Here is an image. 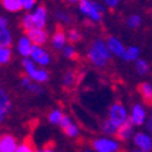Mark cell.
<instances>
[{
    "label": "cell",
    "instance_id": "6da1fadb",
    "mask_svg": "<svg viewBox=\"0 0 152 152\" xmlns=\"http://www.w3.org/2000/svg\"><path fill=\"white\" fill-rule=\"evenodd\" d=\"M88 58L95 66L103 67V66L111 59V51H110V48H108V45H107L103 40H100V39L95 40V41L92 42L91 48H89Z\"/></svg>",
    "mask_w": 152,
    "mask_h": 152
},
{
    "label": "cell",
    "instance_id": "7a4b0ae2",
    "mask_svg": "<svg viewBox=\"0 0 152 152\" xmlns=\"http://www.w3.org/2000/svg\"><path fill=\"white\" fill-rule=\"evenodd\" d=\"M80 10L95 22H100L102 12H104V8L99 3L91 1V0H80Z\"/></svg>",
    "mask_w": 152,
    "mask_h": 152
},
{
    "label": "cell",
    "instance_id": "3957f363",
    "mask_svg": "<svg viewBox=\"0 0 152 152\" xmlns=\"http://www.w3.org/2000/svg\"><path fill=\"white\" fill-rule=\"evenodd\" d=\"M92 147L96 152H118L119 145L111 138H96L92 141Z\"/></svg>",
    "mask_w": 152,
    "mask_h": 152
},
{
    "label": "cell",
    "instance_id": "277c9868",
    "mask_svg": "<svg viewBox=\"0 0 152 152\" xmlns=\"http://www.w3.org/2000/svg\"><path fill=\"white\" fill-rule=\"evenodd\" d=\"M22 63H23V67H25L28 75L30 78H33L34 81H37V82H45L47 80H48V73H47L45 70H37L30 59L25 58Z\"/></svg>",
    "mask_w": 152,
    "mask_h": 152
},
{
    "label": "cell",
    "instance_id": "5b68a950",
    "mask_svg": "<svg viewBox=\"0 0 152 152\" xmlns=\"http://www.w3.org/2000/svg\"><path fill=\"white\" fill-rule=\"evenodd\" d=\"M110 119L114 121L118 126L127 121V114L122 103H114L110 108Z\"/></svg>",
    "mask_w": 152,
    "mask_h": 152
},
{
    "label": "cell",
    "instance_id": "8992f818",
    "mask_svg": "<svg viewBox=\"0 0 152 152\" xmlns=\"http://www.w3.org/2000/svg\"><path fill=\"white\" fill-rule=\"evenodd\" d=\"M26 36H28V39L30 41L34 42L36 45H39V47L42 45V44H45L47 40H48V34L42 29H32V30L26 32Z\"/></svg>",
    "mask_w": 152,
    "mask_h": 152
},
{
    "label": "cell",
    "instance_id": "52a82bcc",
    "mask_svg": "<svg viewBox=\"0 0 152 152\" xmlns=\"http://www.w3.org/2000/svg\"><path fill=\"white\" fill-rule=\"evenodd\" d=\"M32 58H33V60H34L36 63L42 64V66L48 64V63H50V60H51L48 52H47L45 50H42L41 47H39V45H33Z\"/></svg>",
    "mask_w": 152,
    "mask_h": 152
},
{
    "label": "cell",
    "instance_id": "ba28073f",
    "mask_svg": "<svg viewBox=\"0 0 152 152\" xmlns=\"http://www.w3.org/2000/svg\"><path fill=\"white\" fill-rule=\"evenodd\" d=\"M17 140L10 134H4L0 140V152H17Z\"/></svg>",
    "mask_w": 152,
    "mask_h": 152
},
{
    "label": "cell",
    "instance_id": "9c48e42d",
    "mask_svg": "<svg viewBox=\"0 0 152 152\" xmlns=\"http://www.w3.org/2000/svg\"><path fill=\"white\" fill-rule=\"evenodd\" d=\"M133 125H134L133 124V121H132L130 118H127L126 122L119 126V130H118L117 137L119 138V140H122V141L129 140V138L132 137V134H133Z\"/></svg>",
    "mask_w": 152,
    "mask_h": 152
},
{
    "label": "cell",
    "instance_id": "30bf717a",
    "mask_svg": "<svg viewBox=\"0 0 152 152\" xmlns=\"http://www.w3.org/2000/svg\"><path fill=\"white\" fill-rule=\"evenodd\" d=\"M134 144L144 152H148L152 149V140L145 133H137L134 136Z\"/></svg>",
    "mask_w": 152,
    "mask_h": 152
},
{
    "label": "cell",
    "instance_id": "8fae6325",
    "mask_svg": "<svg viewBox=\"0 0 152 152\" xmlns=\"http://www.w3.org/2000/svg\"><path fill=\"white\" fill-rule=\"evenodd\" d=\"M33 17V22H34V28L36 29H42L45 26V21H47V10L44 6H40L37 10L32 14Z\"/></svg>",
    "mask_w": 152,
    "mask_h": 152
},
{
    "label": "cell",
    "instance_id": "7c38bea8",
    "mask_svg": "<svg viewBox=\"0 0 152 152\" xmlns=\"http://www.w3.org/2000/svg\"><path fill=\"white\" fill-rule=\"evenodd\" d=\"M67 41V37H66V33L64 30H62L60 28L56 29V32L53 33L52 36V47L55 50H64V44Z\"/></svg>",
    "mask_w": 152,
    "mask_h": 152
},
{
    "label": "cell",
    "instance_id": "4fadbf2b",
    "mask_svg": "<svg viewBox=\"0 0 152 152\" xmlns=\"http://www.w3.org/2000/svg\"><path fill=\"white\" fill-rule=\"evenodd\" d=\"M130 119L133 121L134 125H142L145 122V110L141 104H136L132 111Z\"/></svg>",
    "mask_w": 152,
    "mask_h": 152
},
{
    "label": "cell",
    "instance_id": "5bb4252c",
    "mask_svg": "<svg viewBox=\"0 0 152 152\" xmlns=\"http://www.w3.org/2000/svg\"><path fill=\"white\" fill-rule=\"evenodd\" d=\"M107 45H108V48H110L111 52L115 53V55H118V56H124L125 51H126L124 48V45H122V42H121L118 39H115V37H108V40H107Z\"/></svg>",
    "mask_w": 152,
    "mask_h": 152
},
{
    "label": "cell",
    "instance_id": "9a60e30c",
    "mask_svg": "<svg viewBox=\"0 0 152 152\" xmlns=\"http://www.w3.org/2000/svg\"><path fill=\"white\" fill-rule=\"evenodd\" d=\"M18 51L21 55L23 56H29L32 55V51H33V45H32V41L28 39V37H22L18 42Z\"/></svg>",
    "mask_w": 152,
    "mask_h": 152
},
{
    "label": "cell",
    "instance_id": "2e32d148",
    "mask_svg": "<svg viewBox=\"0 0 152 152\" xmlns=\"http://www.w3.org/2000/svg\"><path fill=\"white\" fill-rule=\"evenodd\" d=\"M138 92L141 93L142 99L147 104H152V86L148 82H142L138 86Z\"/></svg>",
    "mask_w": 152,
    "mask_h": 152
},
{
    "label": "cell",
    "instance_id": "e0dca14e",
    "mask_svg": "<svg viewBox=\"0 0 152 152\" xmlns=\"http://www.w3.org/2000/svg\"><path fill=\"white\" fill-rule=\"evenodd\" d=\"M118 130H119V126H118L114 121L111 119H107L103 122V132L108 136H117L118 134Z\"/></svg>",
    "mask_w": 152,
    "mask_h": 152
},
{
    "label": "cell",
    "instance_id": "ac0fdd59",
    "mask_svg": "<svg viewBox=\"0 0 152 152\" xmlns=\"http://www.w3.org/2000/svg\"><path fill=\"white\" fill-rule=\"evenodd\" d=\"M1 4H3V7L6 10L11 11V12H17V11L23 8L19 0H1Z\"/></svg>",
    "mask_w": 152,
    "mask_h": 152
},
{
    "label": "cell",
    "instance_id": "d6986e66",
    "mask_svg": "<svg viewBox=\"0 0 152 152\" xmlns=\"http://www.w3.org/2000/svg\"><path fill=\"white\" fill-rule=\"evenodd\" d=\"M63 85L66 89H73L75 86V73L73 70H69L63 75Z\"/></svg>",
    "mask_w": 152,
    "mask_h": 152
},
{
    "label": "cell",
    "instance_id": "ffe728a7",
    "mask_svg": "<svg viewBox=\"0 0 152 152\" xmlns=\"http://www.w3.org/2000/svg\"><path fill=\"white\" fill-rule=\"evenodd\" d=\"M0 45H1V48H10L11 33L8 29H3V30L0 32Z\"/></svg>",
    "mask_w": 152,
    "mask_h": 152
},
{
    "label": "cell",
    "instance_id": "44dd1931",
    "mask_svg": "<svg viewBox=\"0 0 152 152\" xmlns=\"http://www.w3.org/2000/svg\"><path fill=\"white\" fill-rule=\"evenodd\" d=\"M138 53H140V50H138L137 47H130V48H127L124 53V59L125 60H137L138 58Z\"/></svg>",
    "mask_w": 152,
    "mask_h": 152
},
{
    "label": "cell",
    "instance_id": "7402d4cb",
    "mask_svg": "<svg viewBox=\"0 0 152 152\" xmlns=\"http://www.w3.org/2000/svg\"><path fill=\"white\" fill-rule=\"evenodd\" d=\"M136 70H137L138 74H147V73L149 71V66L145 60L137 59L136 60Z\"/></svg>",
    "mask_w": 152,
    "mask_h": 152
},
{
    "label": "cell",
    "instance_id": "603a6c76",
    "mask_svg": "<svg viewBox=\"0 0 152 152\" xmlns=\"http://www.w3.org/2000/svg\"><path fill=\"white\" fill-rule=\"evenodd\" d=\"M64 115L62 114V111L60 110H53L50 113V115H48V119H50V122H52V124H60V121H62V118H63Z\"/></svg>",
    "mask_w": 152,
    "mask_h": 152
},
{
    "label": "cell",
    "instance_id": "cb8c5ba5",
    "mask_svg": "<svg viewBox=\"0 0 152 152\" xmlns=\"http://www.w3.org/2000/svg\"><path fill=\"white\" fill-rule=\"evenodd\" d=\"M140 23H141V17L140 15H132V17L127 18V21H126V25L132 29L138 28Z\"/></svg>",
    "mask_w": 152,
    "mask_h": 152
},
{
    "label": "cell",
    "instance_id": "d4e9b609",
    "mask_svg": "<svg viewBox=\"0 0 152 152\" xmlns=\"http://www.w3.org/2000/svg\"><path fill=\"white\" fill-rule=\"evenodd\" d=\"M17 152H34V148H33V145H32V141H30L29 138H26L25 141L18 147Z\"/></svg>",
    "mask_w": 152,
    "mask_h": 152
},
{
    "label": "cell",
    "instance_id": "484cf974",
    "mask_svg": "<svg viewBox=\"0 0 152 152\" xmlns=\"http://www.w3.org/2000/svg\"><path fill=\"white\" fill-rule=\"evenodd\" d=\"M10 59H11V50L10 48H0V62H1V64L8 63Z\"/></svg>",
    "mask_w": 152,
    "mask_h": 152
},
{
    "label": "cell",
    "instance_id": "4316f807",
    "mask_svg": "<svg viewBox=\"0 0 152 152\" xmlns=\"http://www.w3.org/2000/svg\"><path fill=\"white\" fill-rule=\"evenodd\" d=\"M81 33L78 32L77 29H70L69 30V41L71 42H77V41H81Z\"/></svg>",
    "mask_w": 152,
    "mask_h": 152
},
{
    "label": "cell",
    "instance_id": "83f0119b",
    "mask_svg": "<svg viewBox=\"0 0 152 152\" xmlns=\"http://www.w3.org/2000/svg\"><path fill=\"white\" fill-rule=\"evenodd\" d=\"M63 55L66 58H69V59H74V58H77V52H75L74 50V47H64V50H63Z\"/></svg>",
    "mask_w": 152,
    "mask_h": 152
},
{
    "label": "cell",
    "instance_id": "f1b7e54d",
    "mask_svg": "<svg viewBox=\"0 0 152 152\" xmlns=\"http://www.w3.org/2000/svg\"><path fill=\"white\" fill-rule=\"evenodd\" d=\"M78 127L77 125L71 124L70 126L67 127V129H64V133H66V136H69V137H75V136H78Z\"/></svg>",
    "mask_w": 152,
    "mask_h": 152
},
{
    "label": "cell",
    "instance_id": "f546056e",
    "mask_svg": "<svg viewBox=\"0 0 152 152\" xmlns=\"http://www.w3.org/2000/svg\"><path fill=\"white\" fill-rule=\"evenodd\" d=\"M56 17L59 18L62 22H64V23H70L71 22V17L67 15L66 12H56Z\"/></svg>",
    "mask_w": 152,
    "mask_h": 152
},
{
    "label": "cell",
    "instance_id": "4dcf8cb0",
    "mask_svg": "<svg viewBox=\"0 0 152 152\" xmlns=\"http://www.w3.org/2000/svg\"><path fill=\"white\" fill-rule=\"evenodd\" d=\"M22 4V7L25 8V10H30V8H33V6H34L36 0H19Z\"/></svg>",
    "mask_w": 152,
    "mask_h": 152
},
{
    "label": "cell",
    "instance_id": "1f68e13d",
    "mask_svg": "<svg viewBox=\"0 0 152 152\" xmlns=\"http://www.w3.org/2000/svg\"><path fill=\"white\" fill-rule=\"evenodd\" d=\"M59 125H60V127H62L63 130H64V129H67V127L71 125V121H70V118H69L67 115H64V117L62 118V121H60V124H59Z\"/></svg>",
    "mask_w": 152,
    "mask_h": 152
},
{
    "label": "cell",
    "instance_id": "d6a6232c",
    "mask_svg": "<svg viewBox=\"0 0 152 152\" xmlns=\"http://www.w3.org/2000/svg\"><path fill=\"white\" fill-rule=\"evenodd\" d=\"M28 88H29V91H32V92H34V93H40V92H41V89H40L37 85H32V84H30Z\"/></svg>",
    "mask_w": 152,
    "mask_h": 152
},
{
    "label": "cell",
    "instance_id": "836d02e7",
    "mask_svg": "<svg viewBox=\"0 0 152 152\" xmlns=\"http://www.w3.org/2000/svg\"><path fill=\"white\" fill-rule=\"evenodd\" d=\"M106 3H107V6H108V7L114 8L118 3H119V0H106Z\"/></svg>",
    "mask_w": 152,
    "mask_h": 152
},
{
    "label": "cell",
    "instance_id": "e575fe53",
    "mask_svg": "<svg viewBox=\"0 0 152 152\" xmlns=\"http://www.w3.org/2000/svg\"><path fill=\"white\" fill-rule=\"evenodd\" d=\"M6 26H7V19L4 17H1L0 18V29H1V30H3V29H7Z\"/></svg>",
    "mask_w": 152,
    "mask_h": 152
},
{
    "label": "cell",
    "instance_id": "d590c367",
    "mask_svg": "<svg viewBox=\"0 0 152 152\" xmlns=\"http://www.w3.org/2000/svg\"><path fill=\"white\" fill-rule=\"evenodd\" d=\"M22 85H23V86H29V85H30V77L22 78Z\"/></svg>",
    "mask_w": 152,
    "mask_h": 152
},
{
    "label": "cell",
    "instance_id": "8d00e7d4",
    "mask_svg": "<svg viewBox=\"0 0 152 152\" xmlns=\"http://www.w3.org/2000/svg\"><path fill=\"white\" fill-rule=\"evenodd\" d=\"M147 129H148L149 132L152 130V115H151V118H148V121H147Z\"/></svg>",
    "mask_w": 152,
    "mask_h": 152
},
{
    "label": "cell",
    "instance_id": "74e56055",
    "mask_svg": "<svg viewBox=\"0 0 152 152\" xmlns=\"http://www.w3.org/2000/svg\"><path fill=\"white\" fill-rule=\"evenodd\" d=\"M37 152H53V149L52 148H44V149H41V151H37Z\"/></svg>",
    "mask_w": 152,
    "mask_h": 152
},
{
    "label": "cell",
    "instance_id": "f35d334b",
    "mask_svg": "<svg viewBox=\"0 0 152 152\" xmlns=\"http://www.w3.org/2000/svg\"><path fill=\"white\" fill-rule=\"evenodd\" d=\"M66 1H67V3H70V4H74V3H80V0H66Z\"/></svg>",
    "mask_w": 152,
    "mask_h": 152
},
{
    "label": "cell",
    "instance_id": "ab89813d",
    "mask_svg": "<svg viewBox=\"0 0 152 152\" xmlns=\"http://www.w3.org/2000/svg\"><path fill=\"white\" fill-rule=\"evenodd\" d=\"M84 152H93V151H91V149H84Z\"/></svg>",
    "mask_w": 152,
    "mask_h": 152
},
{
    "label": "cell",
    "instance_id": "60d3db41",
    "mask_svg": "<svg viewBox=\"0 0 152 152\" xmlns=\"http://www.w3.org/2000/svg\"><path fill=\"white\" fill-rule=\"evenodd\" d=\"M133 152H140V151H133Z\"/></svg>",
    "mask_w": 152,
    "mask_h": 152
},
{
    "label": "cell",
    "instance_id": "b9f144b4",
    "mask_svg": "<svg viewBox=\"0 0 152 152\" xmlns=\"http://www.w3.org/2000/svg\"><path fill=\"white\" fill-rule=\"evenodd\" d=\"M140 152H144V151H140Z\"/></svg>",
    "mask_w": 152,
    "mask_h": 152
}]
</instances>
